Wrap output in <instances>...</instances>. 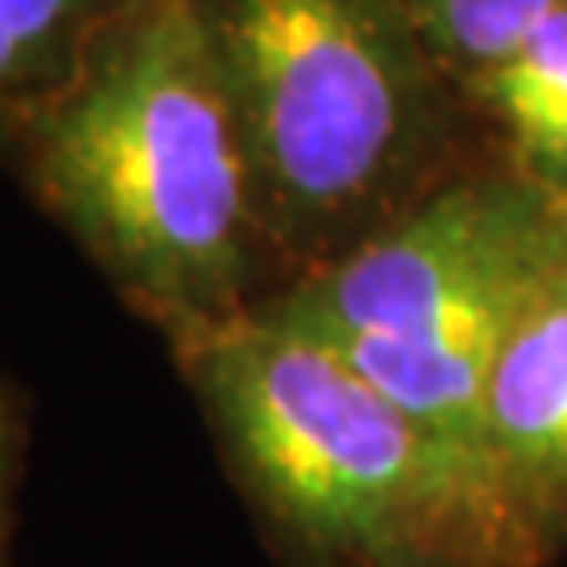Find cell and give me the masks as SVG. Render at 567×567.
I'll list each match as a JSON object with an SVG mask.
<instances>
[{
  "label": "cell",
  "mask_w": 567,
  "mask_h": 567,
  "mask_svg": "<svg viewBox=\"0 0 567 567\" xmlns=\"http://www.w3.org/2000/svg\"><path fill=\"white\" fill-rule=\"evenodd\" d=\"M555 219H559V236H564V244H567V194L555 198Z\"/></svg>",
  "instance_id": "cell-10"
},
{
  "label": "cell",
  "mask_w": 567,
  "mask_h": 567,
  "mask_svg": "<svg viewBox=\"0 0 567 567\" xmlns=\"http://www.w3.org/2000/svg\"><path fill=\"white\" fill-rule=\"evenodd\" d=\"M30 450V404L21 386L0 370V567H13V529H18V492L25 480Z\"/></svg>",
  "instance_id": "cell-9"
},
{
  "label": "cell",
  "mask_w": 567,
  "mask_h": 567,
  "mask_svg": "<svg viewBox=\"0 0 567 567\" xmlns=\"http://www.w3.org/2000/svg\"><path fill=\"white\" fill-rule=\"evenodd\" d=\"M429 60L458 93L487 76L567 0H395Z\"/></svg>",
  "instance_id": "cell-8"
},
{
  "label": "cell",
  "mask_w": 567,
  "mask_h": 567,
  "mask_svg": "<svg viewBox=\"0 0 567 567\" xmlns=\"http://www.w3.org/2000/svg\"><path fill=\"white\" fill-rule=\"evenodd\" d=\"M484 442L505 496L555 555L567 538V244L559 219L492 365Z\"/></svg>",
  "instance_id": "cell-5"
},
{
  "label": "cell",
  "mask_w": 567,
  "mask_h": 567,
  "mask_svg": "<svg viewBox=\"0 0 567 567\" xmlns=\"http://www.w3.org/2000/svg\"><path fill=\"white\" fill-rule=\"evenodd\" d=\"M122 9L126 0H0V161Z\"/></svg>",
  "instance_id": "cell-7"
},
{
  "label": "cell",
  "mask_w": 567,
  "mask_h": 567,
  "mask_svg": "<svg viewBox=\"0 0 567 567\" xmlns=\"http://www.w3.org/2000/svg\"><path fill=\"white\" fill-rule=\"evenodd\" d=\"M224 471L286 567H538L480 458L261 307L173 349Z\"/></svg>",
  "instance_id": "cell-2"
},
{
  "label": "cell",
  "mask_w": 567,
  "mask_h": 567,
  "mask_svg": "<svg viewBox=\"0 0 567 567\" xmlns=\"http://www.w3.org/2000/svg\"><path fill=\"white\" fill-rule=\"evenodd\" d=\"M282 290L408 215L442 177L458 89L395 0H189Z\"/></svg>",
  "instance_id": "cell-3"
},
{
  "label": "cell",
  "mask_w": 567,
  "mask_h": 567,
  "mask_svg": "<svg viewBox=\"0 0 567 567\" xmlns=\"http://www.w3.org/2000/svg\"><path fill=\"white\" fill-rule=\"evenodd\" d=\"M4 161L168 349L282 290L189 0H126Z\"/></svg>",
  "instance_id": "cell-1"
},
{
  "label": "cell",
  "mask_w": 567,
  "mask_h": 567,
  "mask_svg": "<svg viewBox=\"0 0 567 567\" xmlns=\"http://www.w3.org/2000/svg\"><path fill=\"white\" fill-rule=\"evenodd\" d=\"M463 97L501 126L508 168L543 189L567 194V4L543 18Z\"/></svg>",
  "instance_id": "cell-6"
},
{
  "label": "cell",
  "mask_w": 567,
  "mask_h": 567,
  "mask_svg": "<svg viewBox=\"0 0 567 567\" xmlns=\"http://www.w3.org/2000/svg\"><path fill=\"white\" fill-rule=\"evenodd\" d=\"M550 240L555 198L513 168L446 177L362 248L278 290L261 311L337 349L412 421L492 471L487 379Z\"/></svg>",
  "instance_id": "cell-4"
}]
</instances>
